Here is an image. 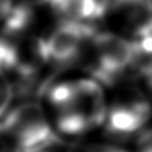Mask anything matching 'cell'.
Returning a JSON list of instances; mask_svg holds the SVG:
<instances>
[{
	"instance_id": "cell-14",
	"label": "cell",
	"mask_w": 152,
	"mask_h": 152,
	"mask_svg": "<svg viewBox=\"0 0 152 152\" xmlns=\"http://www.w3.org/2000/svg\"><path fill=\"white\" fill-rule=\"evenodd\" d=\"M0 151H1V147H0Z\"/></svg>"
},
{
	"instance_id": "cell-2",
	"label": "cell",
	"mask_w": 152,
	"mask_h": 152,
	"mask_svg": "<svg viewBox=\"0 0 152 152\" xmlns=\"http://www.w3.org/2000/svg\"><path fill=\"white\" fill-rule=\"evenodd\" d=\"M63 143L39 100L15 103L0 120L3 152H56Z\"/></svg>"
},
{
	"instance_id": "cell-12",
	"label": "cell",
	"mask_w": 152,
	"mask_h": 152,
	"mask_svg": "<svg viewBox=\"0 0 152 152\" xmlns=\"http://www.w3.org/2000/svg\"><path fill=\"white\" fill-rule=\"evenodd\" d=\"M13 4H15V0H0V27L3 26L4 20L10 15Z\"/></svg>"
},
{
	"instance_id": "cell-6",
	"label": "cell",
	"mask_w": 152,
	"mask_h": 152,
	"mask_svg": "<svg viewBox=\"0 0 152 152\" xmlns=\"http://www.w3.org/2000/svg\"><path fill=\"white\" fill-rule=\"evenodd\" d=\"M104 28L134 44L152 35V0H112Z\"/></svg>"
},
{
	"instance_id": "cell-1",
	"label": "cell",
	"mask_w": 152,
	"mask_h": 152,
	"mask_svg": "<svg viewBox=\"0 0 152 152\" xmlns=\"http://www.w3.org/2000/svg\"><path fill=\"white\" fill-rule=\"evenodd\" d=\"M37 96L63 142L74 144L102 132L110 91L86 71L51 74Z\"/></svg>"
},
{
	"instance_id": "cell-13",
	"label": "cell",
	"mask_w": 152,
	"mask_h": 152,
	"mask_svg": "<svg viewBox=\"0 0 152 152\" xmlns=\"http://www.w3.org/2000/svg\"><path fill=\"white\" fill-rule=\"evenodd\" d=\"M16 1L26 3V4L34 5V7H37V8H47L52 0H16Z\"/></svg>"
},
{
	"instance_id": "cell-10",
	"label": "cell",
	"mask_w": 152,
	"mask_h": 152,
	"mask_svg": "<svg viewBox=\"0 0 152 152\" xmlns=\"http://www.w3.org/2000/svg\"><path fill=\"white\" fill-rule=\"evenodd\" d=\"M137 77H139V84L152 97V56L144 59L140 63V67L137 69Z\"/></svg>"
},
{
	"instance_id": "cell-4",
	"label": "cell",
	"mask_w": 152,
	"mask_h": 152,
	"mask_svg": "<svg viewBox=\"0 0 152 152\" xmlns=\"http://www.w3.org/2000/svg\"><path fill=\"white\" fill-rule=\"evenodd\" d=\"M139 66L140 59L134 43L104 28L92 39L81 69L110 91L126 84Z\"/></svg>"
},
{
	"instance_id": "cell-3",
	"label": "cell",
	"mask_w": 152,
	"mask_h": 152,
	"mask_svg": "<svg viewBox=\"0 0 152 152\" xmlns=\"http://www.w3.org/2000/svg\"><path fill=\"white\" fill-rule=\"evenodd\" d=\"M97 31L96 26L53 19L35 36V47L42 63L51 74L72 71L83 67Z\"/></svg>"
},
{
	"instance_id": "cell-11",
	"label": "cell",
	"mask_w": 152,
	"mask_h": 152,
	"mask_svg": "<svg viewBox=\"0 0 152 152\" xmlns=\"http://www.w3.org/2000/svg\"><path fill=\"white\" fill-rule=\"evenodd\" d=\"M132 152H152V126L132 142Z\"/></svg>"
},
{
	"instance_id": "cell-5",
	"label": "cell",
	"mask_w": 152,
	"mask_h": 152,
	"mask_svg": "<svg viewBox=\"0 0 152 152\" xmlns=\"http://www.w3.org/2000/svg\"><path fill=\"white\" fill-rule=\"evenodd\" d=\"M152 97L140 86L123 84L110 91L102 134L113 142L132 143L152 126Z\"/></svg>"
},
{
	"instance_id": "cell-15",
	"label": "cell",
	"mask_w": 152,
	"mask_h": 152,
	"mask_svg": "<svg viewBox=\"0 0 152 152\" xmlns=\"http://www.w3.org/2000/svg\"><path fill=\"white\" fill-rule=\"evenodd\" d=\"M56 152H59V151H56Z\"/></svg>"
},
{
	"instance_id": "cell-7",
	"label": "cell",
	"mask_w": 152,
	"mask_h": 152,
	"mask_svg": "<svg viewBox=\"0 0 152 152\" xmlns=\"http://www.w3.org/2000/svg\"><path fill=\"white\" fill-rule=\"evenodd\" d=\"M112 0H52L47 11L58 20L96 26L104 23Z\"/></svg>"
},
{
	"instance_id": "cell-9",
	"label": "cell",
	"mask_w": 152,
	"mask_h": 152,
	"mask_svg": "<svg viewBox=\"0 0 152 152\" xmlns=\"http://www.w3.org/2000/svg\"><path fill=\"white\" fill-rule=\"evenodd\" d=\"M16 91L8 76L0 74V120L15 104Z\"/></svg>"
},
{
	"instance_id": "cell-8",
	"label": "cell",
	"mask_w": 152,
	"mask_h": 152,
	"mask_svg": "<svg viewBox=\"0 0 152 152\" xmlns=\"http://www.w3.org/2000/svg\"><path fill=\"white\" fill-rule=\"evenodd\" d=\"M69 152H132L131 148L126 144L113 142L107 137L103 140H91L87 139L83 142L74 143Z\"/></svg>"
}]
</instances>
